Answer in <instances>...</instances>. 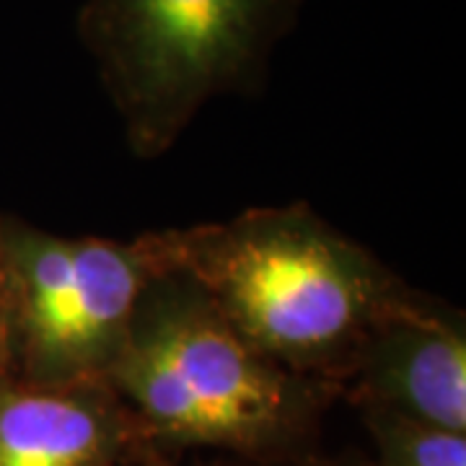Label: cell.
Returning <instances> with one entry per match:
<instances>
[{
    "instance_id": "ba28073f",
    "label": "cell",
    "mask_w": 466,
    "mask_h": 466,
    "mask_svg": "<svg viewBox=\"0 0 466 466\" xmlns=\"http://www.w3.org/2000/svg\"><path fill=\"white\" fill-rule=\"evenodd\" d=\"M14 376V337H11V300L3 257V213H0V386Z\"/></svg>"
},
{
    "instance_id": "9c48e42d",
    "label": "cell",
    "mask_w": 466,
    "mask_h": 466,
    "mask_svg": "<svg viewBox=\"0 0 466 466\" xmlns=\"http://www.w3.org/2000/svg\"><path fill=\"white\" fill-rule=\"evenodd\" d=\"M257 466H373V461L358 459V456H319V453H311V451H303L299 456H290V459H283V461Z\"/></svg>"
},
{
    "instance_id": "8992f818",
    "label": "cell",
    "mask_w": 466,
    "mask_h": 466,
    "mask_svg": "<svg viewBox=\"0 0 466 466\" xmlns=\"http://www.w3.org/2000/svg\"><path fill=\"white\" fill-rule=\"evenodd\" d=\"M148 449L106 381L0 386V466H125Z\"/></svg>"
},
{
    "instance_id": "30bf717a",
    "label": "cell",
    "mask_w": 466,
    "mask_h": 466,
    "mask_svg": "<svg viewBox=\"0 0 466 466\" xmlns=\"http://www.w3.org/2000/svg\"><path fill=\"white\" fill-rule=\"evenodd\" d=\"M125 466H171L167 459H161V456H140L137 461H130V464Z\"/></svg>"
},
{
    "instance_id": "3957f363",
    "label": "cell",
    "mask_w": 466,
    "mask_h": 466,
    "mask_svg": "<svg viewBox=\"0 0 466 466\" xmlns=\"http://www.w3.org/2000/svg\"><path fill=\"white\" fill-rule=\"evenodd\" d=\"M303 0H86L78 36L140 161L218 96L257 94Z\"/></svg>"
},
{
    "instance_id": "52a82bcc",
    "label": "cell",
    "mask_w": 466,
    "mask_h": 466,
    "mask_svg": "<svg viewBox=\"0 0 466 466\" xmlns=\"http://www.w3.org/2000/svg\"><path fill=\"white\" fill-rule=\"evenodd\" d=\"M373 441V466H466V433L417 422L381 407H358Z\"/></svg>"
},
{
    "instance_id": "5b68a950",
    "label": "cell",
    "mask_w": 466,
    "mask_h": 466,
    "mask_svg": "<svg viewBox=\"0 0 466 466\" xmlns=\"http://www.w3.org/2000/svg\"><path fill=\"white\" fill-rule=\"evenodd\" d=\"M342 386L358 407L466 433L464 314L417 290L370 332Z\"/></svg>"
},
{
    "instance_id": "277c9868",
    "label": "cell",
    "mask_w": 466,
    "mask_h": 466,
    "mask_svg": "<svg viewBox=\"0 0 466 466\" xmlns=\"http://www.w3.org/2000/svg\"><path fill=\"white\" fill-rule=\"evenodd\" d=\"M14 379L106 381L156 265L143 238L60 236L3 216Z\"/></svg>"
},
{
    "instance_id": "7a4b0ae2",
    "label": "cell",
    "mask_w": 466,
    "mask_h": 466,
    "mask_svg": "<svg viewBox=\"0 0 466 466\" xmlns=\"http://www.w3.org/2000/svg\"><path fill=\"white\" fill-rule=\"evenodd\" d=\"M150 449H213L272 464L311 446L334 386L251 345L189 278L150 275L106 376Z\"/></svg>"
},
{
    "instance_id": "6da1fadb",
    "label": "cell",
    "mask_w": 466,
    "mask_h": 466,
    "mask_svg": "<svg viewBox=\"0 0 466 466\" xmlns=\"http://www.w3.org/2000/svg\"><path fill=\"white\" fill-rule=\"evenodd\" d=\"M140 238L153 265L189 278L269 360L334 389L370 332L417 293L303 202Z\"/></svg>"
}]
</instances>
